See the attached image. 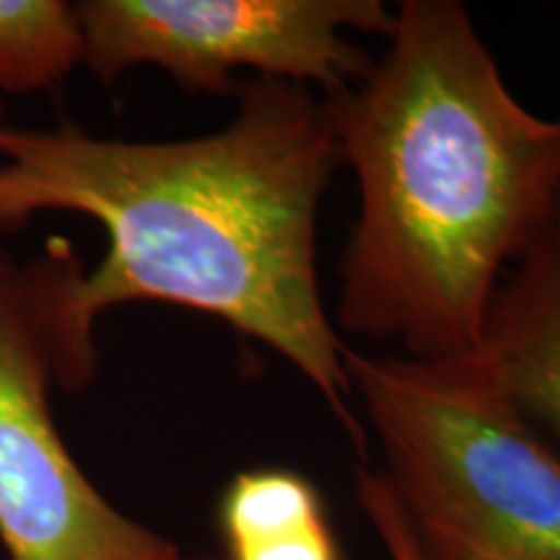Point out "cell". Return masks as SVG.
Instances as JSON below:
<instances>
[{
	"mask_svg": "<svg viewBox=\"0 0 560 560\" xmlns=\"http://www.w3.org/2000/svg\"><path fill=\"white\" fill-rule=\"evenodd\" d=\"M342 363L425 560H560V454L478 363Z\"/></svg>",
	"mask_w": 560,
	"mask_h": 560,
	"instance_id": "obj_3",
	"label": "cell"
},
{
	"mask_svg": "<svg viewBox=\"0 0 560 560\" xmlns=\"http://www.w3.org/2000/svg\"><path fill=\"white\" fill-rule=\"evenodd\" d=\"M3 112H5V107H3V100H0V120H3Z\"/></svg>",
	"mask_w": 560,
	"mask_h": 560,
	"instance_id": "obj_10",
	"label": "cell"
},
{
	"mask_svg": "<svg viewBox=\"0 0 560 560\" xmlns=\"http://www.w3.org/2000/svg\"><path fill=\"white\" fill-rule=\"evenodd\" d=\"M359 501L374 524L389 560H425L408 524V516L382 472H359Z\"/></svg>",
	"mask_w": 560,
	"mask_h": 560,
	"instance_id": "obj_9",
	"label": "cell"
},
{
	"mask_svg": "<svg viewBox=\"0 0 560 560\" xmlns=\"http://www.w3.org/2000/svg\"><path fill=\"white\" fill-rule=\"evenodd\" d=\"M234 94L226 128L164 143L0 128V229L66 210L107 231V255L86 276L68 244L39 257L68 387L94 371L102 312L187 306L276 350L363 444L317 276L319 202L342 164L330 109L283 81L255 79Z\"/></svg>",
	"mask_w": 560,
	"mask_h": 560,
	"instance_id": "obj_1",
	"label": "cell"
},
{
	"mask_svg": "<svg viewBox=\"0 0 560 560\" xmlns=\"http://www.w3.org/2000/svg\"><path fill=\"white\" fill-rule=\"evenodd\" d=\"M75 11L83 62L104 83L156 66L195 94L236 91L240 70L335 94L374 66L346 32L395 30L382 0H86Z\"/></svg>",
	"mask_w": 560,
	"mask_h": 560,
	"instance_id": "obj_4",
	"label": "cell"
},
{
	"mask_svg": "<svg viewBox=\"0 0 560 560\" xmlns=\"http://www.w3.org/2000/svg\"><path fill=\"white\" fill-rule=\"evenodd\" d=\"M470 359L532 423L560 439V192L495 291Z\"/></svg>",
	"mask_w": 560,
	"mask_h": 560,
	"instance_id": "obj_6",
	"label": "cell"
},
{
	"mask_svg": "<svg viewBox=\"0 0 560 560\" xmlns=\"http://www.w3.org/2000/svg\"><path fill=\"white\" fill-rule=\"evenodd\" d=\"M325 102L359 185L338 325L408 359H470L560 192V117L511 94L454 0H405L387 55Z\"/></svg>",
	"mask_w": 560,
	"mask_h": 560,
	"instance_id": "obj_2",
	"label": "cell"
},
{
	"mask_svg": "<svg viewBox=\"0 0 560 560\" xmlns=\"http://www.w3.org/2000/svg\"><path fill=\"white\" fill-rule=\"evenodd\" d=\"M229 560H342L319 490L285 467L244 470L221 499Z\"/></svg>",
	"mask_w": 560,
	"mask_h": 560,
	"instance_id": "obj_7",
	"label": "cell"
},
{
	"mask_svg": "<svg viewBox=\"0 0 560 560\" xmlns=\"http://www.w3.org/2000/svg\"><path fill=\"white\" fill-rule=\"evenodd\" d=\"M75 5L60 0H0V94L55 89L83 62Z\"/></svg>",
	"mask_w": 560,
	"mask_h": 560,
	"instance_id": "obj_8",
	"label": "cell"
},
{
	"mask_svg": "<svg viewBox=\"0 0 560 560\" xmlns=\"http://www.w3.org/2000/svg\"><path fill=\"white\" fill-rule=\"evenodd\" d=\"M60 382L45 278L0 249V540L11 560H185L100 493L50 408Z\"/></svg>",
	"mask_w": 560,
	"mask_h": 560,
	"instance_id": "obj_5",
	"label": "cell"
}]
</instances>
